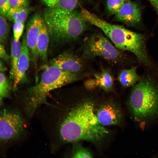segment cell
<instances>
[{"instance_id": "cell-3", "label": "cell", "mask_w": 158, "mask_h": 158, "mask_svg": "<svg viewBox=\"0 0 158 158\" xmlns=\"http://www.w3.org/2000/svg\"><path fill=\"white\" fill-rule=\"evenodd\" d=\"M47 67L38 83L27 91L25 109L30 116L34 114L39 107L47 103V97L50 92L78 80L84 76L53 66Z\"/></svg>"}, {"instance_id": "cell-4", "label": "cell", "mask_w": 158, "mask_h": 158, "mask_svg": "<svg viewBox=\"0 0 158 158\" xmlns=\"http://www.w3.org/2000/svg\"><path fill=\"white\" fill-rule=\"evenodd\" d=\"M130 110L135 118L147 119L158 113V78L144 74L134 85L128 98Z\"/></svg>"}, {"instance_id": "cell-25", "label": "cell", "mask_w": 158, "mask_h": 158, "mask_svg": "<svg viewBox=\"0 0 158 158\" xmlns=\"http://www.w3.org/2000/svg\"><path fill=\"white\" fill-rule=\"evenodd\" d=\"M59 0H42V1L48 8H55Z\"/></svg>"}, {"instance_id": "cell-14", "label": "cell", "mask_w": 158, "mask_h": 158, "mask_svg": "<svg viewBox=\"0 0 158 158\" xmlns=\"http://www.w3.org/2000/svg\"><path fill=\"white\" fill-rule=\"evenodd\" d=\"M49 42V33L44 21L38 37L37 46L39 59L44 64H47V62L48 50Z\"/></svg>"}, {"instance_id": "cell-13", "label": "cell", "mask_w": 158, "mask_h": 158, "mask_svg": "<svg viewBox=\"0 0 158 158\" xmlns=\"http://www.w3.org/2000/svg\"><path fill=\"white\" fill-rule=\"evenodd\" d=\"M30 60L29 51L25 35L21 43L20 54L18 63L16 74L13 80L14 88H16L19 83L25 79Z\"/></svg>"}, {"instance_id": "cell-21", "label": "cell", "mask_w": 158, "mask_h": 158, "mask_svg": "<svg viewBox=\"0 0 158 158\" xmlns=\"http://www.w3.org/2000/svg\"><path fill=\"white\" fill-rule=\"evenodd\" d=\"M93 157L91 153L87 149L81 146L76 147L72 152V158H92Z\"/></svg>"}, {"instance_id": "cell-10", "label": "cell", "mask_w": 158, "mask_h": 158, "mask_svg": "<svg viewBox=\"0 0 158 158\" xmlns=\"http://www.w3.org/2000/svg\"><path fill=\"white\" fill-rule=\"evenodd\" d=\"M96 114L99 122L104 126L118 125L120 123L123 118L119 107L115 103L111 101L101 105Z\"/></svg>"}, {"instance_id": "cell-2", "label": "cell", "mask_w": 158, "mask_h": 158, "mask_svg": "<svg viewBox=\"0 0 158 158\" xmlns=\"http://www.w3.org/2000/svg\"><path fill=\"white\" fill-rule=\"evenodd\" d=\"M43 18L49 33L50 41L55 45L76 40L87 30L89 23L80 11L75 10L48 8Z\"/></svg>"}, {"instance_id": "cell-5", "label": "cell", "mask_w": 158, "mask_h": 158, "mask_svg": "<svg viewBox=\"0 0 158 158\" xmlns=\"http://www.w3.org/2000/svg\"><path fill=\"white\" fill-rule=\"evenodd\" d=\"M80 8L81 13L85 20L100 29L117 49L134 54L142 49L144 42L143 35L109 23L81 6Z\"/></svg>"}, {"instance_id": "cell-16", "label": "cell", "mask_w": 158, "mask_h": 158, "mask_svg": "<svg viewBox=\"0 0 158 158\" xmlns=\"http://www.w3.org/2000/svg\"><path fill=\"white\" fill-rule=\"evenodd\" d=\"M21 49V43L19 40L13 39L11 46V69L10 77L14 80L15 76L18 63L20 56Z\"/></svg>"}, {"instance_id": "cell-19", "label": "cell", "mask_w": 158, "mask_h": 158, "mask_svg": "<svg viewBox=\"0 0 158 158\" xmlns=\"http://www.w3.org/2000/svg\"><path fill=\"white\" fill-rule=\"evenodd\" d=\"M129 0H106V9L110 15H115L124 4Z\"/></svg>"}, {"instance_id": "cell-22", "label": "cell", "mask_w": 158, "mask_h": 158, "mask_svg": "<svg viewBox=\"0 0 158 158\" xmlns=\"http://www.w3.org/2000/svg\"><path fill=\"white\" fill-rule=\"evenodd\" d=\"M24 28V23L14 22L13 26L14 39L19 40Z\"/></svg>"}, {"instance_id": "cell-18", "label": "cell", "mask_w": 158, "mask_h": 158, "mask_svg": "<svg viewBox=\"0 0 158 158\" xmlns=\"http://www.w3.org/2000/svg\"><path fill=\"white\" fill-rule=\"evenodd\" d=\"M10 88L6 77L0 72V106L2 105L4 100L9 95Z\"/></svg>"}, {"instance_id": "cell-12", "label": "cell", "mask_w": 158, "mask_h": 158, "mask_svg": "<svg viewBox=\"0 0 158 158\" xmlns=\"http://www.w3.org/2000/svg\"><path fill=\"white\" fill-rule=\"evenodd\" d=\"M93 76V79L85 82L84 85L86 88L91 90L99 87L106 92L113 90L114 78L109 69L102 68L99 72L94 73Z\"/></svg>"}, {"instance_id": "cell-24", "label": "cell", "mask_w": 158, "mask_h": 158, "mask_svg": "<svg viewBox=\"0 0 158 158\" xmlns=\"http://www.w3.org/2000/svg\"><path fill=\"white\" fill-rule=\"evenodd\" d=\"M11 8L27 7L28 0H8Z\"/></svg>"}, {"instance_id": "cell-11", "label": "cell", "mask_w": 158, "mask_h": 158, "mask_svg": "<svg viewBox=\"0 0 158 158\" xmlns=\"http://www.w3.org/2000/svg\"><path fill=\"white\" fill-rule=\"evenodd\" d=\"M114 15L116 21L121 22L128 26H133L139 24L141 21V10L137 3L127 1Z\"/></svg>"}, {"instance_id": "cell-6", "label": "cell", "mask_w": 158, "mask_h": 158, "mask_svg": "<svg viewBox=\"0 0 158 158\" xmlns=\"http://www.w3.org/2000/svg\"><path fill=\"white\" fill-rule=\"evenodd\" d=\"M81 57L85 61L101 57L112 64H123L127 58L123 51L116 48L101 32H95L86 37L80 48Z\"/></svg>"}, {"instance_id": "cell-8", "label": "cell", "mask_w": 158, "mask_h": 158, "mask_svg": "<svg viewBox=\"0 0 158 158\" xmlns=\"http://www.w3.org/2000/svg\"><path fill=\"white\" fill-rule=\"evenodd\" d=\"M44 22V18L40 14L35 13L32 16L27 24L25 35L31 60L35 68L36 77L37 76L38 62L39 59L37 46V39Z\"/></svg>"}, {"instance_id": "cell-26", "label": "cell", "mask_w": 158, "mask_h": 158, "mask_svg": "<svg viewBox=\"0 0 158 158\" xmlns=\"http://www.w3.org/2000/svg\"><path fill=\"white\" fill-rule=\"evenodd\" d=\"M0 42V58L2 59L7 60L9 59V56L7 53L4 46Z\"/></svg>"}, {"instance_id": "cell-20", "label": "cell", "mask_w": 158, "mask_h": 158, "mask_svg": "<svg viewBox=\"0 0 158 158\" xmlns=\"http://www.w3.org/2000/svg\"><path fill=\"white\" fill-rule=\"evenodd\" d=\"M10 28L5 18L0 15V42L5 41L8 36Z\"/></svg>"}, {"instance_id": "cell-28", "label": "cell", "mask_w": 158, "mask_h": 158, "mask_svg": "<svg viewBox=\"0 0 158 158\" xmlns=\"http://www.w3.org/2000/svg\"><path fill=\"white\" fill-rule=\"evenodd\" d=\"M6 69V68L4 66L3 63L0 61V72L3 71Z\"/></svg>"}, {"instance_id": "cell-17", "label": "cell", "mask_w": 158, "mask_h": 158, "mask_svg": "<svg viewBox=\"0 0 158 158\" xmlns=\"http://www.w3.org/2000/svg\"><path fill=\"white\" fill-rule=\"evenodd\" d=\"M29 13L27 7L11 8L6 17L10 21L24 23Z\"/></svg>"}, {"instance_id": "cell-7", "label": "cell", "mask_w": 158, "mask_h": 158, "mask_svg": "<svg viewBox=\"0 0 158 158\" xmlns=\"http://www.w3.org/2000/svg\"><path fill=\"white\" fill-rule=\"evenodd\" d=\"M24 128L23 118L18 112L8 109L0 111V141L7 142L18 138Z\"/></svg>"}, {"instance_id": "cell-23", "label": "cell", "mask_w": 158, "mask_h": 158, "mask_svg": "<svg viewBox=\"0 0 158 158\" xmlns=\"http://www.w3.org/2000/svg\"><path fill=\"white\" fill-rule=\"evenodd\" d=\"M11 8L8 0H0V15L6 17Z\"/></svg>"}, {"instance_id": "cell-27", "label": "cell", "mask_w": 158, "mask_h": 158, "mask_svg": "<svg viewBox=\"0 0 158 158\" xmlns=\"http://www.w3.org/2000/svg\"><path fill=\"white\" fill-rule=\"evenodd\" d=\"M154 8L156 12L158 13V0H148Z\"/></svg>"}, {"instance_id": "cell-15", "label": "cell", "mask_w": 158, "mask_h": 158, "mask_svg": "<svg viewBox=\"0 0 158 158\" xmlns=\"http://www.w3.org/2000/svg\"><path fill=\"white\" fill-rule=\"evenodd\" d=\"M136 69V67L134 66L123 69L119 73L117 79L123 87H128L133 86L140 80L141 77L137 74Z\"/></svg>"}, {"instance_id": "cell-1", "label": "cell", "mask_w": 158, "mask_h": 158, "mask_svg": "<svg viewBox=\"0 0 158 158\" xmlns=\"http://www.w3.org/2000/svg\"><path fill=\"white\" fill-rule=\"evenodd\" d=\"M94 104L90 99L85 100L68 113L60 128V136L63 142L85 140L97 142L108 134L109 131L98 120Z\"/></svg>"}, {"instance_id": "cell-9", "label": "cell", "mask_w": 158, "mask_h": 158, "mask_svg": "<svg viewBox=\"0 0 158 158\" xmlns=\"http://www.w3.org/2000/svg\"><path fill=\"white\" fill-rule=\"evenodd\" d=\"M85 60L71 52L66 51L51 60L49 65L84 75Z\"/></svg>"}]
</instances>
